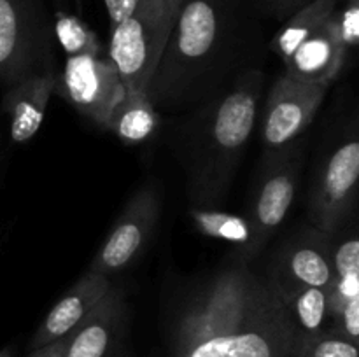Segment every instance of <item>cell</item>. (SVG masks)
<instances>
[{"mask_svg":"<svg viewBox=\"0 0 359 357\" xmlns=\"http://www.w3.org/2000/svg\"><path fill=\"white\" fill-rule=\"evenodd\" d=\"M262 59L263 28L248 0H182L146 97L156 111L189 112Z\"/></svg>","mask_w":359,"mask_h":357,"instance_id":"6da1fadb","label":"cell"},{"mask_svg":"<svg viewBox=\"0 0 359 357\" xmlns=\"http://www.w3.org/2000/svg\"><path fill=\"white\" fill-rule=\"evenodd\" d=\"M300 342L269 279L233 258L181 315L172 357H297Z\"/></svg>","mask_w":359,"mask_h":357,"instance_id":"7a4b0ae2","label":"cell"},{"mask_svg":"<svg viewBox=\"0 0 359 357\" xmlns=\"http://www.w3.org/2000/svg\"><path fill=\"white\" fill-rule=\"evenodd\" d=\"M265 86L262 69L242 74L224 94L189 111L175 133V150L195 209L223 205L258 125Z\"/></svg>","mask_w":359,"mask_h":357,"instance_id":"3957f363","label":"cell"},{"mask_svg":"<svg viewBox=\"0 0 359 357\" xmlns=\"http://www.w3.org/2000/svg\"><path fill=\"white\" fill-rule=\"evenodd\" d=\"M339 0H316L284 21L270 42L284 72L332 86L347 56L337 23Z\"/></svg>","mask_w":359,"mask_h":357,"instance_id":"277c9868","label":"cell"},{"mask_svg":"<svg viewBox=\"0 0 359 357\" xmlns=\"http://www.w3.org/2000/svg\"><path fill=\"white\" fill-rule=\"evenodd\" d=\"M182 0H140L137 9L111 28L107 58L126 94H146Z\"/></svg>","mask_w":359,"mask_h":357,"instance_id":"5b68a950","label":"cell"},{"mask_svg":"<svg viewBox=\"0 0 359 357\" xmlns=\"http://www.w3.org/2000/svg\"><path fill=\"white\" fill-rule=\"evenodd\" d=\"M304 167V140L265 150L255 195L245 220L249 226V248L245 261L251 262L266 241L273 237L293 205L297 186Z\"/></svg>","mask_w":359,"mask_h":357,"instance_id":"8992f818","label":"cell"},{"mask_svg":"<svg viewBox=\"0 0 359 357\" xmlns=\"http://www.w3.org/2000/svg\"><path fill=\"white\" fill-rule=\"evenodd\" d=\"M53 69V27L44 0H0V83Z\"/></svg>","mask_w":359,"mask_h":357,"instance_id":"52a82bcc","label":"cell"},{"mask_svg":"<svg viewBox=\"0 0 359 357\" xmlns=\"http://www.w3.org/2000/svg\"><path fill=\"white\" fill-rule=\"evenodd\" d=\"M359 142L353 133L344 136L323 163L311 191L312 226L335 234L351 219L356 206Z\"/></svg>","mask_w":359,"mask_h":357,"instance_id":"ba28073f","label":"cell"},{"mask_svg":"<svg viewBox=\"0 0 359 357\" xmlns=\"http://www.w3.org/2000/svg\"><path fill=\"white\" fill-rule=\"evenodd\" d=\"M330 86L283 72L266 97L259 118V136L265 150L279 149L302 139L318 114Z\"/></svg>","mask_w":359,"mask_h":357,"instance_id":"9c48e42d","label":"cell"},{"mask_svg":"<svg viewBox=\"0 0 359 357\" xmlns=\"http://www.w3.org/2000/svg\"><path fill=\"white\" fill-rule=\"evenodd\" d=\"M55 88L76 111L104 128L126 94L116 66L102 55L67 56Z\"/></svg>","mask_w":359,"mask_h":357,"instance_id":"30bf717a","label":"cell"},{"mask_svg":"<svg viewBox=\"0 0 359 357\" xmlns=\"http://www.w3.org/2000/svg\"><path fill=\"white\" fill-rule=\"evenodd\" d=\"M333 276V234L307 226L277 251L269 282L280 298L302 287L328 289Z\"/></svg>","mask_w":359,"mask_h":357,"instance_id":"8fae6325","label":"cell"},{"mask_svg":"<svg viewBox=\"0 0 359 357\" xmlns=\"http://www.w3.org/2000/svg\"><path fill=\"white\" fill-rule=\"evenodd\" d=\"M160 209V192L156 186L147 182L128 200L88 272L111 276L126 268L149 244Z\"/></svg>","mask_w":359,"mask_h":357,"instance_id":"7c38bea8","label":"cell"},{"mask_svg":"<svg viewBox=\"0 0 359 357\" xmlns=\"http://www.w3.org/2000/svg\"><path fill=\"white\" fill-rule=\"evenodd\" d=\"M328 294L332 328L359 343V241L354 224L333 234V276Z\"/></svg>","mask_w":359,"mask_h":357,"instance_id":"4fadbf2b","label":"cell"},{"mask_svg":"<svg viewBox=\"0 0 359 357\" xmlns=\"http://www.w3.org/2000/svg\"><path fill=\"white\" fill-rule=\"evenodd\" d=\"M112 287L111 276L86 272L48 312L32 340V349L65 338L98 304Z\"/></svg>","mask_w":359,"mask_h":357,"instance_id":"5bb4252c","label":"cell"},{"mask_svg":"<svg viewBox=\"0 0 359 357\" xmlns=\"http://www.w3.org/2000/svg\"><path fill=\"white\" fill-rule=\"evenodd\" d=\"M125 318V298L121 289L112 286L90 315L65 336L63 357H112Z\"/></svg>","mask_w":359,"mask_h":357,"instance_id":"9a60e30c","label":"cell"},{"mask_svg":"<svg viewBox=\"0 0 359 357\" xmlns=\"http://www.w3.org/2000/svg\"><path fill=\"white\" fill-rule=\"evenodd\" d=\"M55 84V70L44 69L28 74L7 86L2 108L9 118L11 139L14 142H28L39 132Z\"/></svg>","mask_w":359,"mask_h":357,"instance_id":"2e32d148","label":"cell"},{"mask_svg":"<svg viewBox=\"0 0 359 357\" xmlns=\"http://www.w3.org/2000/svg\"><path fill=\"white\" fill-rule=\"evenodd\" d=\"M160 126V114L146 94H125L109 119L107 130L123 142L139 144L149 139Z\"/></svg>","mask_w":359,"mask_h":357,"instance_id":"e0dca14e","label":"cell"},{"mask_svg":"<svg viewBox=\"0 0 359 357\" xmlns=\"http://www.w3.org/2000/svg\"><path fill=\"white\" fill-rule=\"evenodd\" d=\"M302 338L332 328L330 294L323 287H302L284 298Z\"/></svg>","mask_w":359,"mask_h":357,"instance_id":"ac0fdd59","label":"cell"},{"mask_svg":"<svg viewBox=\"0 0 359 357\" xmlns=\"http://www.w3.org/2000/svg\"><path fill=\"white\" fill-rule=\"evenodd\" d=\"M193 217H195L196 224H198L205 233L224 238V240L237 245V252L233 254V258L241 259V261H245V255H248V248H249V240H251L245 217L228 216V214L216 212V210H200V209L193 210Z\"/></svg>","mask_w":359,"mask_h":357,"instance_id":"d6986e66","label":"cell"},{"mask_svg":"<svg viewBox=\"0 0 359 357\" xmlns=\"http://www.w3.org/2000/svg\"><path fill=\"white\" fill-rule=\"evenodd\" d=\"M297 357H359V343L328 328L302 338Z\"/></svg>","mask_w":359,"mask_h":357,"instance_id":"ffe728a7","label":"cell"},{"mask_svg":"<svg viewBox=\"0 0 359 357\" xmlns=\"http://www.w3.org/2000/svg\"><path fill=\"white\" fill-rule=\"evenodd\" d=\"M56 35L69 55H100V44L93 31L70 16H60L56 23Z\"/></svg>","mask_w":359,"mask_h":357,"instance_id":"44dd1931","label":"cell"},{"mask_svg":"<svg viewBox=\"0 0 359 357\" xmlns=\"http://www.w3.org/2000/svg\"><path fill=\"white\" fill-rule=\"evenodd\" d=\"M337 23H339L340 41H342L346 56L356 49L359 42V2L347 0L344 10H337Z\"/></svg>","mask_w":359,"mask_h":357,"instance_id":"7402d4cb","label":"cell"},{"mask_svg":"<svg viewBox=\"0 0 359 357\" xmlns=\"http://www.w3.org/2000/svg\"><path fill=\"white\" fill-rule=\"evenodd\" d=\"M248 2L259 18L265 16L277 21H286L316 0H248Z\"/></svg>","mask_w":359,"mask_h":357,"instance_id":"603a6c76","label":"cell"},{"mask_svg":"<svg viewBox=\"0 0 359 357\" xmlns=\"http://www.w3.org/2000/svg\"><path fill=\"white\" fill-rule=\"evenodd\" d=\"M139 2L140 0H104L109 20H111V28L125 21L137 9Z\"/></svg>","mask_w":359,"mask_h":357,"instance_id":"cb8c5ba5","label":"cell"},{"mask_svg":"<svg viewBox=\"0 0 359 357\" xmlns=\"http://www.w3.org/2000/svg\"><path fill=\"white\" fill-rule=\"evenodd\" d=\"M63 354H65V338L32 349L28 357H63Z\"/></svg>","mask_w":359,"mask_h":357,"instance_id":"d4e9b609","label":"cell"},{"mask_svg":"<svg viewBox=\"0 0 359 357\" xmlns=\"http://www.w3.org/2000/svg\"><path fill=\"white\" fill-rule=\"evenodd\" d=\"M0 357H13V346H4V349H0Z\"/></svg>","mask_w":359,"mask_h":357,"instance_id":"484cf974","label":"cell"}]
</instances>
